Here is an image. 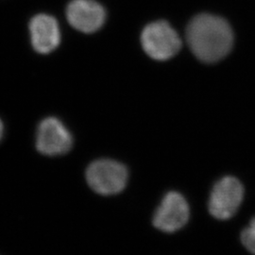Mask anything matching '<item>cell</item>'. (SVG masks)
Returning a JSON list of instances; mask_svg holds the SVG:
<instances>
[{"instance_id": "obj_10", "label": "cell", "mask_w": 255, "mask_h": 255, "mask_svg": "<svg viewBox=\"0 0 255 255\" xmlns=\"http://www.w3.org/2000/svg\"><path fill=\"white\" fill-rule=\"evenodd\" d=\"M3 134H4V125H3V122L0 119V140L2 139Z\"/></svg>"}, {"instance_id": "obj_8", "label": "cell", "mask_w": 255, "mask_h": 255, "mask_svg": "<svg viewBox=\"0 0 255 255\" xmlns=\"http://www.w3.org/2000/svg\"><path fill=\"white\" fill-rule=\"evenodd\" d=\"M28 28L32 47L40 54L51 53L61 43L59 24L51 15L37 14L30 20Z\"/></svg>"}, {"instance_id": "obj_5", "label": "cell", "mask_w": 255, "mask_h": 255, "mask_svg": "<svg viewBox=\"0 0 255 255\" xmlns=\"http://www.w3.org/2000/svg\"><path fill=\"white\" fill-rule=\"evenodd\" d=\"M72 145L71 133L61 120L47 118L38 126L36 148L40 153L46 156L65 154Z\"/></svg>"}, {"instance_id": "obj_2", "label": "cell", "mask_w": 255, "mask_h": 255, "mask_svg": "<svg viewBox=\"0 0 255 255\" xmlns=\"http://www.w3.org/2000/svg\"><path fill=\"white\" fill-rule=\"evenodd\" d=\"M141 42L146 54L157 61L171 59L182 47L180 36L165 21L147 25L142 32Z\"/></svg>"}, {"instance_id": "obj_4", "label": "cell", "mask_w": 255, "mask_h": 255, "mask_svg": "<svg viewBox=\"0 0 255 255\" xmlns=\"http://www.w3.org/2000/svg\"><path fill=\"white\" fill-rule=\"evenodd\" d=\"M243 197L244 188L237 179L230 176L221 179L211 193L210 214L220 220L233 218L241 205Z\"/></svg>"}, {"instance_id": "obj_6", "label": "cell", "mask_w": 255, "mask_h": 255, "mask_svg": "<svg viewBox=\"0 0 255 255\" xmlns=\"http://www.w3.org/2000/svg\"><path fill=\"white\" fill-rule=\"evenodd\" d=\"M189 219V206L184 198L177 192H170L158 208L153 225L164 233H175L182 229Z\"/></svg>"}, {"instance_id": "obj_7", "label": "cell", "mask_w": 255, "mask_h": 255, "mask_svg": "<svg viewBox=\"0 0 255 255\" xmlns=\"http://www.w3.org/2000/svg\"><path fill=\"white\" fill-rule=\"evenodd\" d=\"M66 18L77 30L92 33L103 26L106 12L94 0H72L66 8Z\"/></svg>"}, {"instance_id": "obj_1", "label": "cell", "mask_w": 255, "mask_h": 255, "mask_svg": "<svg viewBox=\"0 0 255 255\" xmlns=\"http://www.w3.org/2000/svg\"><path fill=\"white\" fill-rule=\"evenodd\" d=\"M186 40L193 54L200 61L213 64L230 53L234 33L226 20L202 13L195 16L188 24Z\"/></svg>"}, {"instance_id": "obj_9", "label": "cell", "mask_w": 255, "mask_h": 255, "mask_svg": "<svg viewBox=\"0 0 255 255\" xmlns=\"http://www.w3.org/2000/svg\"><path fill=\"white\" fill-rule=\"evenodd\" d=\"M241 241L249 252L255 255V218L241 234Z\"/></svg>"}, {"instance_id": "obj_3", "label": "cell", "mask_w": 255, "mask_h": 255, "mask_svg": "<svg viewBox=\"0 0 255 255\" xmlns=\"http://www.w3.org/2000/svg\"><path fill=\"white\" fill-rule=\"evenodd\" d=\"M86 180L89 186L98 194L116 195L122 191L127 184V168L113 160H99L87 168Z\"/></svg>"}]
</instances>
